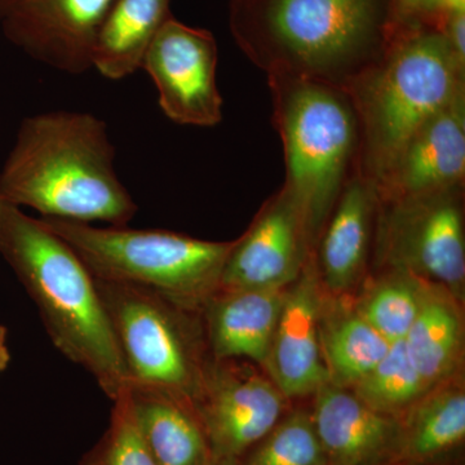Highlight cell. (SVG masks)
<instances>
[{"instance_id":"obj_1","label":"cell","mask_w":465,"mask_h":465,"mask_svg":"<svg viewBox=\"0 0 465 465\" xmlns=\"http://www.w3.org/2000/svg\"><path fill=\"white\" fill-rule=\"evenodd\" d=\"M229 27L266 75L345 91L381 60L396 32L391 0H231Z\"/></svg>"},{"instance_id":"obj_2","label":"cell","mask_w":465,"mask_h":465,"mask_svg":"<svg viewBox=\"0 0 465 465\" xmlns=\"http://www.w3.org/2000/svg\"><path fill=\"white\" fill-rule=\"evenodd\" d=\"M114 159L99 116L69 110L27 116L0 171V200L47 219L128 225L139 207Z\"/></svg>"},{"instance_id":"obj_3","label":"cell","mask_w":465,"mask_h":465,"mask_svg":"<svg viewBox=\"0 0 465 465\" xmlns=\"http://www.w3.org/2000/svg\"><path fill=\"white\" fill-rule=\"evenodd\" d=\"M0 256L38 308L51 341L110 400L128 372L96 281L78 253L41 219L0 200Z\"/></svg>"},{"instance_id":"obj_4","label":"cell","mask_w":465,"mask_h":465,"mask_svg":"<svg viewBox=\"0 0 465 465\" xmlns=\"http://www.w3.org/2000/svg\"><path fill=\"white\" fill-rule=\"evenodd\" d=\"M465 91V69L433 27H397L384 56L347 92L360 124L356 171L381 182L401 150Z\"/></svg>"},{"instance_id":"obj_5","label":"cell","mask_w":465,"mask_h":465,"mask_svg":"<svg viewBox=\"0 0 465 465\" xmlns=\"http://www.w3.org/2000/svg\"><path fill=\"white\" fill-rule=\"evenodd\" d=\"M273 124L283 146L284 188L316 249L360 152V124L347 91L323 82L268 75Z\"/></svg>"},{"instance_id":"obj_6","label":"cell","mask_w":465,"mask_h":465,"mask_svg":"<svg viewBox=\"0 0 465 465\" xmlns=\"http://www.w3.org/2000/svg\"><path fill=\"white\" fill-rule=\"evenodd\" d=\"M39 219L78 253L96 280L153 291L195 313L219 289L232 247V241L198 240L164 229Z\"/></svg>"},{"instance_id":"obj_7","label":"cell","mask_w":465,"mask_h":465,"mask_svg":"<svg viewBox=\"0 0 465 465\" xmlns=\"http://www.w3.org/2000/svg\"><path fill=\"white\" fill-rule=\"evenodd\" d=\"M94 281L128 381L173 391L194 405L211 362L200 313L142 287Z\"/></svg>"},{"instance_id":"obj_8","label":"cell","mask_w":465,"mask_h":465,"mask_svg":"<svg viewBox=\"0 0 465 465\" xmlns=\"http://www.w3.org/2000/svg\"><path fill=\"white\" fill-rule=\"evenodd\" d=\"M374 262L445 287L464 302V186L379 201Z\"/></svg>"},{"instance_id":"obj_9","label":"cell","mask_w":465,"mask_h":465,"mask_svg":"<svg viewBox=\"0 0 465 465\" xmlns=\"http://www.w3.org/2000/svg\"><path fill=\"white\" fill-rule=\"evenodd\" d=\"M290 402L252 366L211 360L194 407L213 457L241 459L290 411Z\"/></svg>"},{"instance_id":"obj_10","label":"cell","mask_w":465,"mask_h":465,"mask_svg":"<svg viewBox=\"0 0 465 465\" xmlns=\"http://www.w3.org/2000/svg\"><path fill=\"white\" fill-rule=\"evenodd\" d=\"M217 61L213 33L168 18L150 45L142 69L154 84L159 108L170 121L195 127H215L223 121Z\"/></svg>"},{"instance_id":"obj_11","label":"cell","mask_w":465,"mask_h":465,"mask_svg":"<svg viewBox=\"0 0 465 465\" xmlns=\"http://www.w3.org/2000/svg\"><path fill=\"white\" fill-rule=\"evenodd\" d=\"M114 0H0V30L38 63L79 75L92 69L94 39Z\"/></svg>"},{"instance_id":"obj_12","label":"cell","mask_w":465,"mask_h":465,"mask_svg":"<svg viewBox=\"0 0 465 465\" xmlns=\"http://www.w3.org/2000/svg\"><path fill=\"white\" fill-rule=\"evenodd\" d=\"M313 253L302 211L282 186L232 241L217 290L286 289Z\"/></svg>"},{"instance_id":"obj_13","label":"cell","mask_w":465,"mask_h":465,"mask_svg":"<svg viewBox=\"0 0 465 465\" xmlns=\"http://www.w3.org/2000/svg\"><path fill=\"white\" fill-rule=\"evenodd\" d=\"M323 287L314 253L286 290L282 311L262 369L290 401L313 396L330 382L320 336Z\"/></svg>"},{"instance_id":"obj_14","label":"cell","mask_w":465,"mask_h":465,"mask_svg":"<svg viewBox=\"0 0 465 465\" xmlns=\"http://www.w3.org/2000/svg\"><path fill=\"white\" fill-rule=\"evenodd\" d=\"M465 183V91L407 142L376 183L379 201H396Z\"/></svg>"},{"instance_id":"obj_15","label":"cell","mask_w":465,"mask_h":465,"mask_svg":"<svg viewBox=\"0 0 465 465\" xmlns=\"http://www.w3.org/2000/svg\"><path fill=\"white\" fill-rule=\"evenodd\" d=\"M378 208L375 183L354 171L314 249L318 277L329 295L349 296L365 278Z\"/></svg>"},{"instance_id":"obj_16","label":"cell","mask_w":465,"mask_h":465,"mask_svg":"<svg viewBox=\"0 0 465 465\" xmlns=\"http://www.w3.org/2000/svg\"><path fill=\"white\" fill-rule=\"evenodd\" d=\"M318 439L330 465H397L400 420L363 403L348 388L326 382L313 394Z\"/></svg>"},{"instance_id":"obj_17","label":"cell","mask_w":465,"mask_h":465,"mask_svg":"<svg viewBox=\"0 0 465 465\" xmlns=\"http://www.w3.org/2000/svg\"><path fill=\"white\" fill-rule=\"evenodd\" d=\"M286 290H217L200 312L211 360L264 367Z\"/></svg>"},{"instance_id":"obj_18","label":"cell","mask_w":465,"mask_h":465,"mask_svg":"<svg viewBox=\"0 0 465 465\" xmlns=\"http://www.w3.org/2000/svg\"><path fill=\"white\" fill-rule=\"evenodd\" d=\"M399 420L397 465H460L465 446L464 376L428 391Z\"/></svg>"},{"instance_id":"obj_19","label":"cell","mask_w":465,"mask_h":465,"mask_svg":"<svg viewBox=\"0 0 465 465\" xmlns=\"http://www.w3.org/2000/svg\"><path fill=\"white\" fill-rule=\"evenodd\" d=\"M134 419L157 465H208L213 452L192 401L162 388L128 382Z\"/></svg>"},{"instance_id":"obj_20","label":"cell","mask_w":465,"mask_h":465,"mask_svg":"<svg viewBox=\"0 0 465 465\" xmlns=\"http://www.w3.org/2000/svg\"><path fill=\"white\" fill-rule=\"evenodd\" d=\"M463 302L445 287L428 282L420 312L410 331L405 347L428 387H437L463 375Z\"/></svg>"},{"instance_id":"obj_21","label":"cell","mask_w":465,"mask_h":465,"mask_svg":"<svg viewBox=\"0 0 465 465\" xmlns=\"http://www.w3.org/2000/svg\"><path fill=\"white\" fill-rule=\"evenodd\" d=\"M173 0H114L94 39L92 69L122 81L142 69L150 45L167 23Z\"/></svg>"},{"instance_id":"obj_22","label":"cell","mask_w":465,"mask_h":465,"mask_svg":"<svg viewBox=\"0 0 465 465\" xmlns=\"http://www.w3.org/2000/svg\"><path fill=\"white\" fill-rule=\"evenodd\" d=\"M320 336L330 382L348 390L381 362L391 345L363 320L349 296L324 290Z\"/></svg>"},{"instance_id":"obj_23","label":"cell","mask_w":465,"mask_h":465,"mask_svg":"<svg viewBox=\"0 0 465 465\" xmlns=\"http://www.w3.org/2000/svg\"><path fill=\"white\" fill-rule=\"evenodd\" d=\"M428 281L409 272L382 269L353 302L358 313L385 341H405L414 324Z\"/></svg>"},{"instance_id":"obj_24","label":"cell","mask_w":465,"mask_h":465,"mask_svg":"<svg viewBox=\"0 0 465 465\" xmlns=\"http://www.w3.org/2000/svg\"><path fill=\"white\" fill-rule=\"evenodd\" d=\"M430 390L407 353L403 341L393 342L381 362L351 388L367 406L397 419Z\"/></svg>"},{"instance_id":"obj_25","label":"cell","mask_w":465,"mask_h":465,"mask_svg":"<svg viewBox=\"0 0 465 465\" xmlns=\"http://www.w3.org/2000/svg\"><path fill=\"white\" fill-rule=\"evenodd\" d=\"M311 409H291L241 458V465H326Z\"/></svg>"},{"instance_id":"obj_26","label":"cell","mask_w":465,"mask_h":465,"mask_svg":"<svg viewBox=\"0 0 465 465\" xmlns=\"http://www.w3.org/2000/svg\"><path fill=\"white\" fill-rule=\"evenodd\" d=\"M112 402L108 428L78 465H157L137 427L128 385Z\"/></svg>"},{"instance_id":"obj_27","label":"cell","mask_w":465,"mask_h":465,"mask_svg":"<svg viewBox=\"0 0 465 465\" xmlns=\"http://www.w3.org/2000/svg\"><path fill=\"white\" fill-rule=\"evenodd\" d=\"M397 27H433L440 30L446 12L442 0H391Z\"/></svg>"},{"instance_id":"obj_28","label":"cell","mask_w":465,"mask_h":465,"mask_svg":"<svg viewBox=\"0 0 465 465\" xmlns=\"http://www.w3.org/2000/svg\"><path fill=\"white\" fill-rule=\"evenodd\" d=\"M450 50L465 69V12H449L440 27Z\"/></svg>"},{"instance_id":"obj_29","label":"cell","mask_w":465,"mask_h":465,"mask_svg":"<svg viewBox=\"0 0 465 465\" xmlns=\"http://www.w3.org/2000/svg\"><path fill=\"white\" fill-rule=\"evenodd\" d=\"M8 330L0 324V375L8 369L11 363V351L7 345Z\"/></svg>"},{"instance_id":"obj_30","label":"cell","mask_w":465,"mask_h":465,"mask_svg":"<svg viewBox=\"0 0 465 465\" xmlns=\"http://www.w3.org/2000/svg\"><path fill=\"white\" fill-rule=\"evenodd\" d=\"M443 9L449 12H465V0H442Z\"/></svg>"},{"instance_id":"obj_31","label":"cell","mask_w":465,"mask_h":465,"mask_svg":"<svg viewBox=\"0 0 465 465\" xmlns=\"http://www.w3.org/2000/svg\"><path fill=\"white\" fill-rule=\"evenodd\" d=\"M208 465H241V459L231 457H213Z\"/></svg>"},{"instance_id":"obj_32","label":"cell","mask_w":465,"mask_h":465,"mask_svg":"<svg viewBox=\"0 0 465 465\" xmlns=\"http://www.w3.org/2000/svg\"><path fill=\"white\" fill-rule=\"evenodd\" d=\"M326 465H330L329 463H327Z\"/></svg>"}]
</instances>
